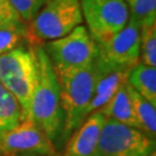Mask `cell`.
<instances>
[{
    "label": "cell",
    "mask_w": 156,
    "mask_h": 156,
    "mask_svg": "<svg viewBox=\"0 0 156 156\" xmlns=\"http://www.w3.org/2000/svg\"><path fill=\"white\" fill-rule=\"evenodd\" d=\"M35 52L37 58V81L28 118L56 146L57 142L62 140L64 128L60 84L44 48L38 46Z\"/></svg>",
    "instance_id": "obj_1"
},
{
    "label": "cell",
    "mask_w": 156,
    "mask_h": 156,
    "mask_svg": "<svg viewBox=\"0 0 156 156\" xmlns=\"http://www.w3.org/2000/svg\"><path fill=\"white\" fill-rule=\"evenodd\" d=\"M57 76L60 84L64 112V128L60 141H66L88 117V108L97 79L95 60L93 64L82 68L57 73Z\"/></svg>",
    "instance_id": "obj_2"
},
{
    "label": "cell",
    "mask_w": 156,
    "mask_h": 156,
    "mask_svg": "<svg viewBox=\"0 0 156 156\" xmlns=\"http://www.w3.org/2000/svg\"><path fill=\"white\" fill-rule=\"evenodd\" d=\"M37 81V58L33 49L17 46L0 55V82L11 91L28 118Z\"/></svg>",
    "instance_id": "obj_3"
},
{
    "label": "cell",
    "mask_w": 156,
    "mask_h": 156,
    "mask_svg": "<svg viewBox=\"0 0 156 156\" xmlns=\"http://www.w3.org/2000/svg\"><path fill=\"white\" fill-rule=\"evenodd\" d=\"M43 48L56 73L88 66L97 56L96 43L82 24L66 36L48 42Z\"/></svg>",
    "instance_id": "obj_4"
},
{
    "label": "cell",
    "mask_w": 156,
    "mask_h": 156,
    "mask_svg": "<svg viewBox=\"0 0 156 156\" xmlns=\"http://www.w3.org/2000/svg\"><path fill=\"white\" fill-rule=\"evenodd\" d=\"M81 0H46L31 21V33L39 41L66 36L83 22Z\"/></svg>",
    "instance_id": "obj_5"
},
{
    "label": "cell",
    "mask_w": 156,
    "mask_h": 156,
    "mask_svg": "<svg viewBox=\"0 0 156 156\" xmlns=\"http://www.w3.org/2000/svg\"><path fill=\"white\" fill-rule=\"evenodd\" d=\"M153 153L155 140L138 128L105 117L95 156H151Z\"/></svg>",
    "instance_id": "obj_6"
},
{
    "label": "cell",
    "mask_w": 156,
    "mask_h": 156,
    "mask_svg": "<svg viewBox=\"0 0 156 156\" xmlns=\"http://www.w3.org/2000/svg\"><path fill=\"white\" fill-rule=\"evenodd\" d=\"M82 17L95 43L119 33L127 23L129 12L124 0H81Z\"/></svg>",
    "instance_id": "obj_7"
},
{
    "label": "cell",
    "mask_w": 156,
    "mask_h": 156,
    "mask_svg": "<svg viewBox=\"0 0 156 156\" xmlns=\"http://www.w3.org/2000/svg\"><path fill=\"white\" fill-rule=\"evenodd\" d=\"M141 26L133 16H128L127 23L119 33L104 42L96 43L97 57L113 67L131 69L140 59Z\"/></svg>",
    "instance_id": "obj_8"
},
{
    "label": "cell",
    "mask_w": 156,
    "mask_h": 156,
    "mask_svg": "<svg viewBox=\"0 0 156 156\" xmlns=\"http://www.w3.org/2000/svg\"><path fill=\"white\" fill-rule=\"evenodd\" d=\"M0 153L4 156L15 154L57 156L56 146L30 118L23 119L8 131L0 132Z\"/></svg>",
    "instance_id": "obj_9"
},
{
    "label": "cell",
    "mask_w": 156,
    "mask_h": 156,
    "mask_svg": "<svg viewBox=\"0 0 156 156\" xmlns=\"http://www.w3.org/2000/svg\"><path fill=\"white\" fill-rule=\"evenodd\" d=\"M105 116L96 111L86 118L68 139L60 156H95Z\"/></svg>",
    "instance_id": "obj_10"
},
{
    "label": "cell",
    "mask_w": 156,
    "mask_h": 156,
    "mask_svg": "<svg viewBox=\"0 0 156 156\" xmlns=\"http://www.w3.org/2000/svg\"><path fill=\"white\" fill-rule=\"evenodd\" d=\"M95 64L97 68V79L95 84L94 95L90 101L88 108V116L98 111L110 101L119 87L127 80V74L129 69L118 68L108 65L98 57L95 58Z\"/></svg>",
    "instance_id": "obj_11"
},
{
    "label": "cell",
    "mask_w": 156,
    "mask_h": 156,
    "mask_svg": "<svg viewBox=\"0 0 156 156\" xmlns=\"http://www.w3.org/2000/svg\"><path fill=\"white\" fill-rule=\"evenodd\" d=\"M98 111L102 112L106 118H111L118 123L138 128L126 82L119 87L116 94Z\"/></svg>",
    "instance_id": "obj_12"
},
{
    "label": "cell",
    "mask_w": 156,
    "mask_h": 156,
    "mask_svg": "<svg viewBox=\"0 0 156 156\" xmlns=\"http://www.w3.org/2000/svg\"><path fill=\"white\" fill-rule=\"evenodd\" d=\"M126 82L145 100L156 106V67L139 62L129 69Z\"/></svg>",
    "instance_id": "obj_13"
},
{
    "label": "cell",
    "mask_w": 156,
    "mask_h": 156,
    "mask_svg": "<svg viewBox=\"0 0 156 156\" xmlns=\"http://www.w3.org/2000/svg\"><path fill=\"white\" fill-rule=\"evenodd\" d=\"M127 90L128 95H129V98H131V103H132V106H133L134 117H135V120H136L138 129H140L141 132H144L149 138L155 140L156 106H154L147 100H145L141 95L138 94L128 83Z\"/></svg>",
    "instance_id": "obj_14"
},
{
    "label": "cell",
    "mask_w": 156,
    "mask_h": 156,
    "mask_svg": "<svg viewBox=\"0 0 156 156\" xmlns=\"http://www.w3.org/2000/svg\"><path fill=\"white\" fill-rule=\"evenodd\" d=\"M24 117L22 106L11 91L0 82V132H5L22 122Z\"/></svg>",
    "instance_id": "obj_15"
},
{
    "label": "cell",
    "mask_w": 156,
    "mask_h": 156,
    "mask_svg": "<svg viewBox=\"0 0 156 156\" xmlns=\"http://www.w3.org/2000/svg\"><path fill=\"white\" fill-rule=\"evenodd\" d=\"M129 15L133 16L141 27L156 23V0H124Z\"/></svg>",
    "instance_id": "obj_16"
},
{
    "label": "cell",
    "mask_w": 156,
    "mask_h": 156,
    "mask_svg": "<svg viewBox=\"0 0 156 156\" xmlns=\"http://www.w3.org/2000/svg\"><path fill=\"white\" fill-rule=\"evenodd\" d=\"M140 59L145 65L156 67V23L141 27Z\"/></svg>",
    "instance_id": "obj_17"
},
{
    "label": "cell",
    "mask_w": 156,
    "mask_h": 156,
    "mask_svg": "<svg viewBox=\"0 0 156 156\" xmlns=\"http://www.w3.org/2000/svg\"><path fill=\"white\" fill-rule=\"evenodd\" d=\"M0 29L14 30L24 35L28 33L27 24L9 0H0Z\"/></svg>",
    "instance_id": "obj_18"
},
{
    "label": "cell",
    "mask_w": 156,
    "mask_h": 156,
    "mask_svg": "<svg viewBox=\"0 0 156 156\" xmlns=\"http://www.w3.org/2000/svg\"><path fill=\"white\" fill-rule=\"evenodd\" d=\"M26 23L31 22L46 0H9Z\"/></svg>",
    "instance_id": "obj_19"
},
{
    "label": "cell",
    "mask_w": 156,
    "mask_h": 156,
    "mask_svg": "<svg viewBox=\"0 0 156 156\" xmlns=\"http://www.w3.org/2000/svg\"><path fill=\"white\" fill-rule=\"evenodd\" d=\"M24 36H26L24 34L19 31L0 29V55H4L6 52L17 48L21 41H23Z\"/></svg>",
    "instance_id": "obj_20"
},
{
    "label": "cell",
    "mask_w": 156,
    "mask_h": 156,
    "mask_svg": "<svg viewBox=\"0 0 156 156\" xmlns=\"http://www.w3.org/2000/svg\"><path fill=\"white\" fill-rule=\"evenodd\" d=\"M9 156H43V155H37V154H15V155H9Z\"/></svg>",
    "instance_id": "obj_21"
},
{
    "label": "cell",
    "mask_w": 156,
    "mask_h": 156,
    "mask_svg": "<svg viewBox=\"0 0 156 156\" xmlns=\"http://www.w3.org/2000/svg\"><path fill=\"white\" fill-rule=\"evenodd\" d=\"M151 156H156V154H155V153H153V154H151Z\"/></svg>",
    "instance_id": "obj_22"
}]
</instances>
